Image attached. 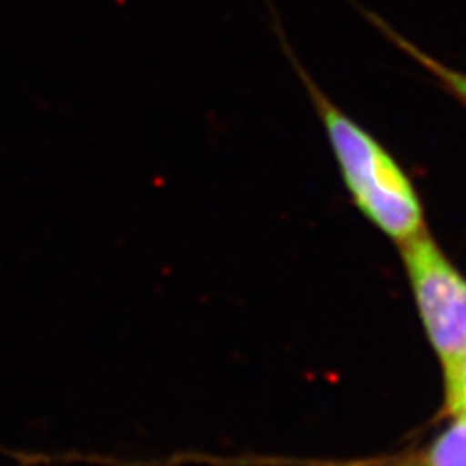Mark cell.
I'll return each mask as SVG.
<instances>
[{"label": "cell", "instance_id": "5", "mask_svg": "<svg viewBox=\"0 0 466 466\" xmlns=\"http://www.w3.org/2000/svg\"><path fill=\"white\" fill-rule=\"evenodd\" d=\"M445 371V404L453 418L466 420V352L443 368Z\"/></svg>", "mask_w": 466, "mask_h": 466}, {"label": "cell", "instance_id": "4", "mask_svg": "<svg viewBox=\"0 0 466 466\" xmlns=\"http://www.w3.org/2000/svg\"><path fill=\"white\" fill-rule=\"evenodd\" d=\"M373 20H375V24H377L379 27L383 29L385 35H387L389 39L395 41L397 46H399L406 55H410L420 66H424L431 76H435L437 80H440L451 94H453L457 99L462 101L464 107H466V72H461V70L445 66L441 61H437V58L430 56L428 53L420 51V47H416L414 43H410L408 39L400 37V35L395 32V29L387 27L383 22H379L377 18H373Z\"/></svg>", "mask_w": 466, "mask_h": 466}, {"label": "cell", "instance_id": "3", "mask_svg": "<svg viewBox=\"0 0 466 466\" xmlns=\"http://www.w3.org/2000/svg\"><path fill=\"white\" fill-rule=\"evenodd\" d=\"M339 466H466V420L453 418L440 435L414 453L340 462Z\"/></svg>", "mask_w": 466, "mask_h": 466}, {"label": "cell", "instance_id": "2", "mask_svg": "<svg viewBox=\"0 0 466 466\" xmlns=\"http://www.w3.org/2000/svg\"><path fill=\"white\" fill-rule=\"evenodd\" d=\"M399 247L421 323L445 368L466 352V279L428 229Z\"/></svg>", "mask_w": 466, "mask_h": 466}, {"label": "cell", "instance_id": "1", "mask_svg": "<svg viewBox=\"0 0 466 466\" xmlns=\"http://www.w3.org/2000/svg\"><path fill=\"white\" fill-rule=\"evenodd\" d=\"M299 75L327 128L334 157L358 208L397 245L424 231L421 202L400 166L370 133L334 106L301 68Z\"/></svg>", "mask_w": 466, "mask_h": 466}]
</instances>
